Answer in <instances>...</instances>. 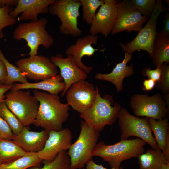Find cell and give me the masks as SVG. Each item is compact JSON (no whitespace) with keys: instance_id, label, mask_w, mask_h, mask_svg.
Listing matches in <instances>:
<instances>
[{"instance_id":"47","label":"cell","mask_w":169,"mask_h":169,"mask_svg":"<svg viewBox=\"0 0 169 169\" xmlns=\"http://www.w3.org/2000/svg\"></svg>"},{"instance_id":"15","label":"cell","mask_w":169,"mask_h":169,"mask_svg":"<svg viewBox=\"0 0 169 169\" xmlns=\"http://www.w3.org/2000/svg\"><path fill=\"white\" fill-rule=\"evenodd\" d=\"M72 138L71 131L67 128L60 131H49L44 148L37 152L38 157L42 161L54 160L60 153L69 149Z\"/></svg>"},{"instance_id":"25","label":"cell","mask_w":169,"mask_h":169,"mask_svg":"<svg viewBox=\"0 0 169 169\" xmlns=\"http://www.w3.org/2000/svg\"><path fill=\"white\" fill-rule=\"evenodd\" d=\"M148 121L158 148L164 153L167 137L169 135L168 120L166 117L157 120L153 118H149Z\"/></svg>"},{"instance_id":"9","label":"cell","mask_w":169,"mask_h":169,"mask_svg":"<svg viewBox=\"0 0 169 169\" xmlns=\"http://www.w3.org/2000/svg\"><path fill=\"white\" fill-rule=\"evenodd\" d=\"M80 6V0H55L49 6V12L61 21L59 29L63 34L74 37L81 35L82 31L78 25Z\"/></svg>"},{"instance_id":"36","label":"cell","mask_w":169,"mask_h":169,"mask_svg":"<svg viewBox=\"0 0 169 169\" xmlns=\"http://www.w3.org/2000/svg\"><path fill=\"white\" fill-rule=\"evenodd\" d=\"M8 76L6 67L1 59H0V82L5 84Z\"/></svg>"},{"instance_id":"43","label":"cell","mask_w":169,"mask_h":169,"mask_svg":"<svg viewBox=\"0 0 169 169\" xmlns=\"http://www.w3.org/2000/svg\"><path fill=\"white\" fill-rule=\"evenodd\" d=\"M162 97L165 100L167 106V108L169 109V93L164 94Z\"/></svg>"},{"instance_id":"27","label":"cell","mask_w":169,"mask_h":169,"mask_svg":"<svg viewBox=\"0 0 169 169\" xmlns=\"http://www.w3.org/2000/svg\"><path fill=\"white\" fill-rule=\"evenodd\" d=\"M0 116L6 122L14 135L21 133L24 126L7 106L4 99L0 102Z\"/></svg>"},{"instance_id":"37","label":"cell","mask_w":169,"mask_h":169,"mask_svg":"<svg viewBox=\"0 0 169 169\" xmlns=\"http://www.w3.org/2000/svg\"><path fill=\"white\" fill-rule=\"evenodd\" d=\"M156 83V82L152 79H145L143 82L142 90L147 91L153 90L155 86Z\"/></svg>"},{"instance_id":"5","label":"cell","mask_w":169,"mask_h":169,"mask_svg":"<svg viewBox=\"0 0 169 169\" xmlns=\"http://www.w3.org/2000/svg\"><path fill=\"white\" fill-rule=\"evenodd\" d=\"M48 21L45 18L31 21L19 24L14 31L13 38L14 40H25L30 49L28 54L30 56L37 55L38 49L40 45L45 49L51 47L54 39L46 30Z\"/></svg>"},{"instance_id":"22","label":"cell","mask_w":169,"mask_h":169,"mask_svg":"<svg viewBox=\"0 0 169 169\" xmlns=\"http://www.w3.org/2000/svg\"><path fill=\"white\" fill-rule=\"evenodd\" d=\"M153 64L156 67L165 63H169V34L161 31L157 33L152 49Z\"/></svg>"},{"instance_id":"16","label":"cell","mask_w":169,"mask_h":169,"mask_svg":"<svg viewBox=\"0 0 169 169\" xmlns=\"http://www.w3.org/2000/svg\"><path fill=\"white\" fill-rule=\"evenodd\" d=\"M98 40L97 35L90 34L79 38L75 43L69 46L66 50L65 54L72 58L75 64L87 74L90 73L93 69L91 66H87L82 62V59L84 56H92L97 51L104 52L106 49H95L93 44H97Z\"/></svg>"},{"instance_id":"7","label":"cell","mask_w":169,"mask_h":169,"mask_svg":"<svg viewBox=\"0 0 169 169\" xmlns=\"http://www.w3.org/2000/svg\"><path fill=\"white\" fill-rule=\"evenodd\" d=\"M147 117L140 118L130 114L124 108L119 111L118 124L121 131V140L136 136L148 144L154 149H159Z\"/></svg>"},{"instance_id":"33","label":"cell","mask_w":169,"mask_h":169,"mask_svg":"<svg viewBox=\"0 0 169 169\" xmlns=\"http://www.w3.org/2000/svg\"><path fill=\"white\" fill-rule=\"evenodd\" d=\"M13 10L8 6L0 8V33L2 32L3 29L5 27L12 26L16 23V18L10 14Z\"/></svg>"},{"instance_id":"46","label":"cell","mask_w":169,"mask_h":169,"mask_svg":"<svg viewBox=\"0 0 169 169\" xmlns=\"http://www.w3.org/2000/svg\"><path fill=\"white\" fill-rule=\"evenodd\" d=\"M1 164L0 163V166H1Z\"/></svg>"},{"instance_id":"1","label":"cell","mask_w":169,"mask_h":169,"mask_svg":"<svg viewBox=\"0 0 169 169\" xmlns=\"http://www.w3.org/2000/svg\"><path fill=\"white\" fill-rule=\"evenodd\" d=\"M33 96L38 100L39 107L33 124L48 131H60L68 120L70 109L67 103L61 102L58 95L34 90Z\"/></svg>"},{"instance_id":"45","label":"cell","mask_w":169,"mask_h":169,"mask_svg":"<svg viewBox=\"0 0 169 169\" xmlns=\"http://www.w3.org/2000/svg\"><path fill=\"white\" fill-rule=\"evenodd\" d=\"M4 37V35L3 32L0 33V40Z\"/></svg>"},{"instance_id":"10","label":"cell","mask_w":169,"mask_h":169,"mask_svg":"<svg viewBox=\"0 0 169 169\" xmlns=\"http://www.w3.org/2000/svg\"><path fill=\"white\" fill-rule=\"evenodd\" d=\"M130 106L135 116L162 119L169 109L161 95L159 93L150 96L147 94H136L131 97Z\"/></svg>"},{"instance_id":"12","label":"cell","mask_w":169,"mask_h":169,"mask_svg":"<svg viewBox=\"0 0 169 169\" xmlns=\"http://www.w3.org/2000/svg\"><path fill=\"white\" fill-rule=\"evenodd\" d=\"M118 12L111 33L114 35L126 31L139 32L143 24L149 18L142 16L130 0H124L118 3Z\"/></svg>"},{"instance_id":"30","label":"cell","mask_w":169,"mask_h":169,"mask_svg":"<svg viewBox=\"0 0 169 169\" xmlns=\"http://www.w3.org/2000/svg\"><path fill=\"white\" fill-rule=\"evenodd\" d=\"M82 8V18L90 25L97 9L104 3L103 0H80Z\"/></svg>"},{"instance_id":"3","label":"cell","mask_w":169,"mask_h":169,"mask_svg":"<svg viewBox=\"0 0 169 169\" xmlns=\"http://www.w3.org/2000/svg\"><path fill=\"white\" fill-rule=\"evenodd\" d=\"M121 108L119 103H114L111 95L105 94L102 97L98 89L93 104L80 114V117L90 127L100 132L106 125L115 122Z\"/></svg>"},{"instance_id":"26","label":"cell","mask_w":169,"mask_h":169,"mask_svg":"<svg viewBox=\"0 0 169 169\" xmlns=\"http://www.w3.org/2000/svg\"><path fill=\"white\" fill-rule=\"evenodd\" d=\"M42 161L37 152H30L10 163L1 164L0 169H28L33 166L40 167Z\"/></svg>"},{"instance_id":"2","label":"cell","mask_w":169,"mask_h":169,"mask_svg":"<svg viewBox=\"0 0 169 169\" xmlns=\"http://www.w3.org/2000/svg\"><path fill=\"white\" fill-rule=\"evenodd\" d=\"M146 144L138 138L121 140L112 145H106L101 141L97 144L92 156L101 157L107 162L111 168H119L123 161L137 158L144 153Z\"/></svg>"},{"instance_id":"24","label":"cell","mask_w":169,"mask_h":169,"mask_svg":"<svg viewBox=\"0 0 169 169\" xmlns=\"http://www.w3.org/2000/svg\"><path fill=\"white\" fill-rule=\"evenodd\" d=\"M30 152L23 150L12 140L0 139V163H10Z\"/></svg>"},{"instance_id":"38","label":"cell","mask_w":169,"mask_h":169,"mask_svg":"<svg viewBox=\"0 0 169 169\" xmlns=\"http://www.w3.org/2000/svg\"><path fill=\"white\" fill-rule=\"evenodd\" d=\"M86 169H108L104 167L102 165H98L95 163L92 159L89 161L86 164ZM110 169H123L122 167L119 168H111Z\"/></svg>"},{"instance_id":"32","label":"cell","mask_w":169,"mask_h":169,"mask_svg":"<svg viewBox=\"0 0 169 169\" xmlns=\"http://www.w3.org/2000/svg\"><path fill=\"white\" fill-rule=\"evenodd\" d=\"M169 64L163 63L160 65L161 74L159 80L156 82L155 86L162 93H169Z\"/></svg>"},{"instance_id":"31","label":"cell","mask_w":169,"mask_h":169,"mask_svg":"<svg viewBox=\"0 0 169 169\" xmlns=\"http://www.w3.org/2000/svg\"><path fill=\"white\" fill-rule=\"evenodd\" d=\"M131 1L142 16L148 18L152 15L156 4L155 0H131Z\"/></svg>"},{"instance_id":"13","label":"cell","mask_w":169,"mask_h":169,"mask_svg":"<svg viewBox=\"0 0 169 169\" xmlns=\"http://www.w3.org/2000/svg\"><path fill=\"white\" fill-rule=\"evenodd\" d=\"M97 87L85 80L72 84L66 92L67 103L74 110L81 114L89 108L94 102Z\"/></svg>"},{"instance_id":"6","label":"cell","mask_w":169,"mask_h":169,"mask_svg":"<svg viewBox=\"0 0 169 169\" xmlns=\"http://www.w3.org/2000/svg\"><path fill=\"white\" fill-rule=\"evenodd\" d=\"M4 100L8 108L24 127L33 124L39 104L38 100L31 95L29 90H10L5 95Z\"/></svg>"},{"instance_id":"23","label":"cell","mask_w":169,"mask_h":169,"mask_svg":"<svg viewBox=\"0 0 169 169\" xmlns=\"http://www.w3.org/2000/svg\"><path fill=\"white\" fill-rule=\"evenodd\" d=\"M137 158L139 169H160L164 164L167 163L164 153L160 149H147L145 153Z\"/></svg>"},{"instance_id":"19","label":"cell","mask_w":169,"mask_h":169,"mask_svg":"<svg viewBox=\"0 0 169 169\" xmlns=\"http://www.w3.org/2000/svg\"><path fill=\"white\" fill-rule=\"evenodd\" d=\"M28 126L24 127L18 135H14L12 140L26 152H38L44 147L49 131L44 129L40 132L31 131Z\"/></svg>"},{"instance_id":"34","label":"cell","mask_w":169,"mask_h":169,"mask_svg":"<svg viewBox=\"0 0 169 169\" xmlns=\"http://www.w3.org/2000/svg\"><path fill=\"white\" fill-rule=\"evenodd\" d=\"M141 74L143 76H147L148 79H152L156 82L159 81L161 77V69L160 66L154 70H152L150 67H147L142 69Z\"/></svg>"},{"instance_id":"35","label":"cell","mask_w":169,"mask_h":169,"mask_svg":"<svg viewBox=\"0 0 169 169\" xmlns=\"http://www.w3.org/2000/svg\"><path fill=\"white\" fill-rule=\"evenodd\" d=\"M13 136L8 125L0 116V139L12 140Z\"/></svg>"},{"instance_id":"20","label":"cell","mask_w":169,"mask_h":169,"mask_svg":"<svg viewBox=\"0 0 169 169\" xmlns=\"http://www.w3.org/2000/svg\"><path fill=\"white\" fill-rule=\"evenodd\" d=\"M132 54L125 53L124 58L120 63H118L111 72L107 74L99 73L95 76L97 80L110 82L114 84L117 92L123 90V82L126 77H129L133 74L134 71L133 65L127 66V63L131 59Z\"/></svg>"},{"instance_id":"44","label":"cell","mask_w":169,"mask_h":169,"mask_svg":"<svg viewBox=\"0 0 169 169\" xmlns=\"http://www.w3.org/2000/svg\"><path fill=\"white\" fill-rule=\"evenodd\" d=\"M160 169H169V163H166L164 164Z\"/></svg>"},{"instance_id":"8","label":"cell","mask_w":169,"mask_h":169,"mask_svg":"<svg viewBox=\"0 0 169 169\" xmlns=\"http://www.w3.org/2000/svg\"><path fill=\"white\" fill-rule=\"evenodd\" d=\"M167 9L163 4L162 0L156 1L155 7L152 15L146 25L138 32L136 37L125 44L120 43L125 53L132 54L135 51L143 50L148 53L150 57H152L153 43L157 33V18L161 13Z\"/></svg>"},{"instance_id":"11","label":"cell","mask_w":169,"mask_h":169,"mask_svg":"<svg viewBox=\"0 0 169 169\" xmlns=\"http://www.w3.org/2000/svg\"><path fill=\"white\" fill-rule=\"evenodd\" d=\"M16 64L26 78L31 80L40 81L58 74L57 67L45 56L37 55L21 58Z\"/></svg>"},{"instance_id":"29","label":"cell","mask_w":169,"mask_h":169,"mask_svg":"<svg viewBox=\"0 0 169 169\" xmlns=\"http://www.w3.org/2000/svg\"><path fill=\"white\" fill-rule=\"evenodd\" d=\"M44 164L42 167H32L28 169H71L70 158L66 151L60 153L53 161H42Z\"/></svg>"},{"instance_id":"18","label":"cell","mask_w":169,"mask_h":169,"mask_svg":"<svg viewBox=\"0 0 169 169\" xmlns=\"http://www.w3.org/2000/svg\"><path fill=\"white\" fill-rule=\"evenodd\" d=\"M55 0H18L16 7L10 13L11 16L18 20H37L39 14L49 12V6Z\"/></svg>"},{"instance_id":"4","label":"cell","mask_w":169,"mask_h":169,"mask_svg":"<svg viewBox=\"0 0 169 169\" xmlns=\"http://www.w3.org/2000/svg\"><path fill=\"white\" fill-rule=\"evenodd\" d=\"M80 131L76 141L68 149L71 169H80L90 159L100 136V132L90 127L85 121L80 123Z\"/></svg>"},{"instance_id":"28","label":"cell","mask_w":169,"mask_h":169,"mask_svg":"<svg viewBox=\"0 0 169 169\" xmlns=\"http://www.w3.org/2000/svg\"><path fill=\"white\" fill-rule=\"evenodd\" d=\"M0 59L4 63L7 72L8 76L5 84H12L15 82L23 84L28 82L26 77L18 68L10 63L5 58L0 49Z\"/></svg>"},{"instance_id":"21","label":"cell","mask_w":169,"mask_h":169,"mask_svg":"<svg viewBox=\"0 0 169 169\" xmlns=\"http://www.w3.org/2000/svg\"><path fill=\"white\" fill-rule=\"evenodd\" d=\"M65 84L60 74L36 83H15L12 84L10 90L33 89L41 90L49 93L58 95L65 88Z\"/></svg>"},{"instance_id":"41","label":"cell","mask_w":169,"mask_h":169,"mask_svg":"<svg viewBox=\"0 0 169 169\" xmlns=\"http://www.w3.org/2000/svg\"><path fill=\"white\" fill-rule=\"evenodd\" d=\"M163 27L161 31L162 32L169 34V13H168L166 15V18L163 21Z\"/></svg>"},{"instance_id":"39","label":"cell","mask_w":169,"mask_h":169,"mask_svg":"<svg viewBox=\"0 0 169 169\" xmlns=\"http://www.w3.org/2000/svg\"><path fill=\"white\" fill-rule=\"evenodd\" d=\"M12 84H3L0 82V102L5 99V94L10 90Z\"/></svg>"},{"instance_id":"40","label":"cell","mask_w":169,"mask_h":169,"mask_svg":"<svg viewBox=\"0 0 169 169\" xmlns=\"http://www.w3.org/2000/svg\"><path fill=\"white\" fill-rule=\"evenodd\" d=\"M18 0H0V8L5 6H16Z\"/></svg>"},{"instance_id":"17","label":"cell","mask_w":169,"mask_h":169,"mask_svg":"<svg viewBox=\"0 0 169 169\" xmlns=\"http://www.w3.org/2000/svg\"><path fill=\"white\" fill-rule=\"evenodd\" d=\"M51 61L60 70V74L65 84V88L62 92L63 97L67 90L73 84L79 81L85 80L87 74L78 66L70 56L64 58L62 55L58 54L50 58Z\"/></svg>"},{"instance_id":"14","label":"cell","mask_w":169,"mask_h":169,"mask_svg":"<svg viewBox=\"0 0 169 169\" xmlns=\"http://www.w3.org/2000/svg\"><path fill=\"white\" fill-rule=\"evenodd\" d=\"M90 25V34L97 35L99 33L106 38L111 32L116 18L118 3L116 0H103Z\"/></svg>"},{"instance_id":"42","label":"cell","mask_w":169,"mask_h":169,"mask_svg":"<svg viewBox=\"0 0 169 169\" xmlns=\"http://www.w3.org/2000/svg\"><path fill=\"white\" fill-rule=\"evenodd\" d=\"M164 154L167 162H169V135L167 136L166 146Z\"/></svg>"}]
</instances>
